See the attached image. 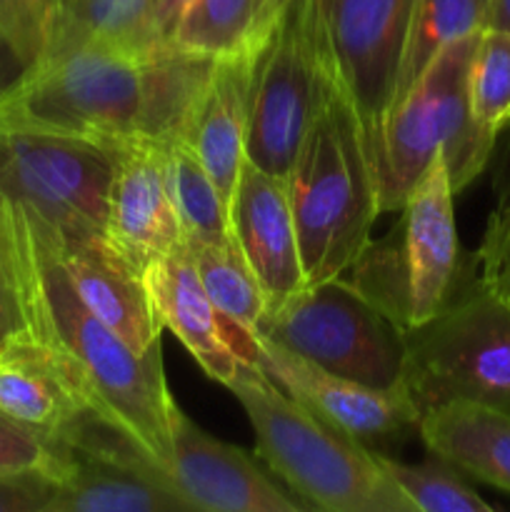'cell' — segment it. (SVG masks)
<instances>
[{
    "mask_svg": "<svg viewBox=\"0 0 510 512\" xmlns=\"http://www.w3.org/2000/svg\"><path fill=\"white\" fill-rule=\"evenodd\" d=\"M225 388L248 415L260 460L313 510L415 512L378 453L290 398L258 365H240Z\"/></svg>",
    "mask_w": 510,
    "mask_h": 512,
    "instance_id": "obj_3",
    "label": "cell"
},
{
    "mask_svg": "<svg viewBox=\"0 0 510 512\" xmlns=\"http://www.w3.org/2000/svg\"><path fill=\"white\" fill-rule=\"evenodd\" d=\"M118 150L75 138L0 133V195L65 235L105 233Z\"/></svg>",
    "mask_w": 510,
    "mask_h": 512,
    "instance_id": "obj_10",
    "label": "cell"
},
{
    "mask_svg": "<svg viewBox=\"0 0 510 512\" xmlns=\"http://www.w3.org/2000/svg\"><path fill=\"white\" fill-rule=\"evenodd\" d=\"M253 365H258L290 398L368 448H388L418 435L423 415L405 388H373L328 373L283 345L260 338L258 333Z\"/></svg>",
    "mask_w": 510,
    "mask_h": 512,
    "instance_id": "obj_12",
    "label": "cell"
},
{
    "mask_svg": "<svg viewBox=\"0 0 510 512\" xmlns=\"http://www.w3.org/2000/svg\"><path fill=\"white\" fill-rule=\"evenodd\" d=\"M283 180L305 285L348 273L373 238L380 208L363 123L338 83Z\"/></svg>",
    "mask_w": 510,
    "mask_h": 512,
    "instance_id": "obj_4",
    "label": "cell"
},
{
    "mask_svg": "<svg viewBox=\"0 0 510 512\" xmlns=\"http://www.w3.org/2000/svg\"><path fill=\"white\" fill-rule=\"evenodd\" d=\"M58 258L80 300L120 335L135 353L160 345V325L145 288V273L135 268L105 233L65 235L55 225Z\"/></svg>",
    "mask_w": 510,
    "mask_h": 512,
    "instance_id": "obj_16",
    "label": "cell"
},
{
    "mask_svg": "<svg viewBox=\"0 0 510 512\" xmlns=\"http://www.w3.org/2000/svg\"><path fill=\"white\" fill-rule=\"evenodd\" d=\"M495 190H498V198L510 195V140L505 145V153L500 155L498 175H495Z\"/></svg>",
    "mask_w": 510,
    "mask_h": 512,
    "instance_id": "obj_35",
    "label": "cell"
},
{
    "mask_svg": "<svg viewBox=\"0 0 510 512\" xmlns=\"http://www.w3.org/2000/svg\"><path fill=\"white\" fill-rule=\"evenodd\" d=\"M418 435L428 453L510 495V413L455 400L423 413Z\"/></svg>",
    "mask_w": 510,
    "mask_h": 512,
    "instance_id": "obj_20",
    "label": "cell"
},
{
    "mask_svg": "<svg viewBox=\"0 0 510 512\" xmlns=\"http://www.w3.org/2000/svg\"><path fill=\"white\" fill-rule=\"evenodd\" d=\"M453 198L440 155L398 208V223L383 238H370L348 270L353 288L400 333L435 318L460 290Z\"/></svg>",
    "mask_w": 510,
    "mask_h": 512,
    "instance_id": "obj_6",
    "label": "cell"
},
{
    "mask_svg": "<svg viewBox=\"0 0 510 512\" xmlns=\"http://www.w3.org/2000/svg\"><path fill=\"white\" fill-rule=\"evenodd\" d=\"M145 288L160 325L173 330L208 378L228 385L243 360L230 348L223 323L198 278L193 255L183 243L145 268Z\"/></svg>",
    "mask_w": 510,
    "mask_h": 512,
    "instance_id": "obj_18",
    "label": "cell"
},
{
    "mask_svg": "<svg viewBox=\"0 0 510 512\" xmlns=\"http://www.w3.org/2000/svg\"><path fill=\"white\" fill-rule=\"evenodd\" d=\"M55 480L45 470L0 473V512H48Z\"/></svg>",
    "mask_w": 510,
    "mask_h": 512,
    "instance_id": "obj_32",
    "label": "cell"
},
{
    "mask_svg": "<svg viewBox=\"0 0 510 512\" xmlns=\"http://www.w3.org/2000/svg\"><path fill=\"white\" fill-rule=\"evenodd\" d=\"M258 58V55H255ZM255 58L213 60L180 138L193 148L203 168L230 203L248 145L250 93Z\"/></svg>",
    "mask_w": 510,
    "mask_h": 512,
    "instance_id": "obj_17",
    "label": "cell"
},
{
    "mask_svg": "<svg viewBox=\"0 0 510 512\" xmlns=\"http://www.w3.org/2000/svg\"><path fill=\"white\" fill-rule=\"evenodd\" d=\"M163 148L165 178H168L170 200L178 215L183 243L203 245L230 238L233 233H230L228 203L193 148L183 138L165 140Z\"/></svg>",
    "mask_w": 510,
    "mask_h": 512,
    "instance_id": "obj_25",
    "label": "cell"
},
{
    "mask_svg": "<svg viewBox=\"0 0 510 512\" xmlns=\"http://www.w3.org/2000/svg\"><path fill=\"white\" fill-rule=\"evenodd\" d=\"M185 3H188V0H158V3L153 5V30L163 43L168 40L170 30H173L175 20H178Z\"/></svg>",
    "mask_w": 510,
    "mask_h": 512,
    "instance_id": "obj_33",
    "label": "cell"
},
{
    "mask_svg": "<svg viewBox=\"0 0 510 512\" xmlns=\"http://www.w3.org/2000/svg\"><path fill=\"white\" fill-rule=\"evenodd\" d=\"M63 0H0V48L18 68H28L45 53Z\"/></svg>",
    "mask_w": 510,
    "mask_h": 512,
    "instance_id": "obj_28",
    "label": "cell"
},
{
    "mask_svg": "<svg viewBox=\"0 0 510 512\" xmlns=\"http://www.w3.org/2000/svg\"><path fill=\"white\" fill-rule=\"evenodd\" d=\"M85 413L88 403L40 340L20 333L0 345V415L48 443Z\"/></svg>",
    "mask_w": 510,
    "mask_h": 512,
    "instance_id": "obj_19",
    "label": "cell"
},
{
    "mask_svg": "<svg viewBox=\"0 0 510 512\" xmlns=\"http://www.w3.org/2000/svg\"><path fill=\"white\" fill-rule=\"evenodd\" d=\"M45 470L53 478L55 455L43 438L0 415V473Z\"/></svg>",
    "mask_w": 510,
    "mask_h": 512,
    "instance_id": "obj_31",
    "label": "cell"
},
{
    "mask_svg": "<svg viewBox=\"0 0 510 512\" xmlns=\"http://www.w3.org/2000/svg\"><path fill=\"white\" fill-rule=\"evenodd\" d=\"M160 45L163 40L153 30V0H63L40 58L73 48H103L130 58H148Z\"/></svg>",
    "mask_w": 510,
    "mask_h": 512,
    "instance_id": "obj_22",
    "label": "cell"
},
{
    "mask_svg": "<svg viewBox=\"0 0 510 512\" xmlns=\"http://www.w3.org/2000/svg\"><path fill=\"white\" fill-rule=\"evenodd\" d=\"M255 333L328 373L373 388H403L405 333L343 275L305 285L265 310Z\"/></svg>",
    "mask_w": 510,
    "mask_h": 512,
    "instance_id": "obj_8",
    "label": "cell"
},
{
    "mask_svg": "<svg viewBox=\"0 0 510 512\" xmlns=\"http://www.w3.org/2000/svg\"><path fill=\"white\" fill-rule=\"evenodd\" d=\"M163 143L143 138L123 145L108 193L105 235L143 273L183 243L165 178Z\"/></svg>",
    "mask_w": 510,
    "mask_h": 512,
    "instance_id": "obj_15",
    "label": "cell"
},
{
    "mask_svg": "<svg viewBox=\"0 0 510 512\" xmlns=\"http://www.w3.org/2000/svg\"><path fill=\"white\" fill-rule=\"evenodd\" d=\"M290 0H188L168 40L198 58H255L278 28Z\"/></svg>",
    "mask_w": 510,
    "mask_h": 512,
    "instance_id": "obj_21",
    "label": "cell"
},
{
    "mask_svg": "<svg viewBox=\"0 0 510 512\" xmlns=\"http://www.w3.org/2000/svg\"><path fill=\"white\" fill-rule=\"evenodd\" d=\"M230 233L265 293V310L305 288L298 230L285 180L245 158L228 203Z\"/></svg>",
    "mask_w": 510,
    "mask_h": 512,
    "instance_id": "obj_14",
    "label": "cell"
},
{
    "mask_svg": "<svg viewBox=\"0 0 510 512\" xmlns=\"http://www.w3.org/2000/svg\"><path fill=\"white\" fill-rule=\"evenodd\" d=\"M485 28H498L510 33V0H490L488 25Z\"/></svg>",
    "mask_w": 510,
    "mask_h": 512,
    "instance_id": "obj_34",
    "label": "cell"
},
{
    "mask_svg": "<svg viewBox=\"0 0 510 512\" xmlns=\"http://www.w3.org/2000/svg\"><path fill=\"white\" fill-rule=\"evenodd\" d=\"M185 245V243H183ZM193 255L195 270L223 323L233 353L243 363H255V328L265 313V293L245 260L235 238L203 245H185Z\"/></svg>",
    "mask_w": 510,
    "mask_h": 512,
    "instance_id": "obj_23",
    "label": "cell"
},
{
    "mask_svg": "<svg viewBox=\"0 0 510 512\" xmlns=\"http://www.w3.org/2000/svg\"><path fill=\"white\" fill-rule=\"evenodd\" d=\"M28 333L23 303H20L18 268H15L13 238H10L8 200L0 195V345L13 335Z\"/></svg>",
    "mask_w": 510,
    "mask_h": 512,
    "instance_id": "obj_30",
    "label": "cell"
},
{
    "mask_svg": "<svg viewBox=\"0 0 510 512\" xmlns=\"http://www.w3.org/2000/svg\"><path fill=\"white\" fill-rule=\"evenodd\" d=\"M5 200L28 333L55 355L90 410L120 425L168 470V415L175 398L165 383L160 345L135 353L110 330L70 283L48 220Z\"/></svg>",
    "mask_w": 510,
    "mask_h": 512,
    "instance_id": "obj_2",
    "label": "cell"
},
{
    "mask_svg": "<svg viewBox=\"0 0 510 512\" xmlns=\"http://www.w3.org/2000/svg\"><path fill=\"white\" fill-rule=\"evenodd\" d=\"M478 35L445 45L365 138L380 213L398 210L440 155L455 195L493 158L498 138L478 128L468 100V68Z\"/></svg>",
    "mask_w": 510,
    "mask_h": 512,
    "instance_id": "obj_5",
    "label": "cell"
},
{
    "mask_svg": "<svg viewBox=\"0 0 510 512\" xmlns=\"http://www.w3.org/2000/svg\"><path fill=\"white\" fill-rule=\"evenodd\" d=\"M488 10L490 0H413L393 103L413 88L445 45L478 35L488 25Z\"/></svg>",
    "mask_w": 510,
    "mask_h": 512,
    "instance_id": "obj_24",
    "label": "cell"
},
{
    "mask_svg": "<svg viewBox=\"0 0 510 512\" xmlns=\"http://www.w3.org/2000/svg\"><path fill=\"white\" fill-rule=\"evenodd\" d=\"M335 88L305 0H290L278 28L255 58L245 155L285 178Z\"/></svg>",
    "mask_w": 510,
    "mask_h": 512,
    "instance_id": "obj_9",
    "label": "cell"
},
{
    "mask_svg": "<svg viewBox=\"0 0 510 512\" xmlns=\"http://www.w3.org/2000/svg\"><path fill=\"white\" fill-rule=\"evenodd\" d=\"M170 480L193 510L303 512L313 510L293 490L270 478L243 448L205 433L170 403Z\"/></svg>",
    "mask_w": 510,
    "mask_h": 512,
    "instance_id": "obj_13",
    "label": "cell"
},
{
    "mask_svg": "<svg viewBox=\"0 0 510 512\" xmlns=\"http://www.w3.org/2000/svg\"><path fill=\"white\" fill-rule=\"evenodd\" d=\"M478 283L510 303V195L498 198L475 253Z\"/></svg>",
    "mask_w": 510,
    "mask_h": 512,
    "instance_id": "obj_29",
    "label": "cell"
},
{
    "mask_svg": "<svg viewBox=\"0 0 510 512\" xmlns=\"http://www.w3.org/2000/svg\"><path fill=\"white\" fill-rule=\"evenodd\" d=\"M470 115L485 133L498 138L510 128V33L483 28L468 68Z\"/></svg>",
    "mask_w": 510,
    "mask_h": 512,
    "instance_id": "obj_27",
    "label": "cell"
},
{
    "mask_svg": "<svg viewBox=\"0 0 510 512\" xmlns=\"http://www.w3.org/2000/svg\"><path fill=\"white\" fill-rule=\"evenodd\" d=\"M378 455L385 473L398 483L415 512H493V505L485 503L463 473L440 455L430 453L418 465Z\"/></svg>",
    "mask_w": 510,
    "mask_h": 512,
    "instance_id": "obj_26",
    "label": "cell"
},
{
    "mask_svg": "<svg viewBox=\"0 0 510 512\" xmlns=\"http://www.w3.org/2000/svg\"><path fill=\"white\" fill-rule=\"evenodd\" d=\"M335 83L358 110L368 138L390 108L413 0H305Z\"/></svg>",
    "mask_w": 510,
    "mask_h": 512,
    "instance_id": "obj_11",
    "label": "cell"
},
{
    "mask_svg": "<svg viewBox=\"0 0 510 512\" xmlns=\"http://www.w3.org/2000/svg\"><path fill=\"white\" fill-rule=\"evenodd\" d=\"M403 388L420 415L445 403L510 413V303L478 283L405 333Z\"/></svg>",
    "mask_w": 510,
    "mask_h": 512,
    "instance_id": "obj_7",
    "label": "cell"
},
{
    "mask_svg": "<svg viewBox=\"0 0 510 512\" xmlns=\"http://www.w3.org/2000/svg\"><path fill=\"white\" fill-rule=\"evenodd\" d=\"M155 3H158V0H153V5H155Z\"/></svg>",
    "mask_w": 510,
    "mask_h": 512,
    "instance_id": "obj_36",
    "label": "cell"
},
{
    "mask_svg": "<svg viewBox=\"0 0 510 512\" xmlns=\"http://www.w3.org/2000/svg\"><path fill=\"white\" fill-rule=\"evenodd\" d=\"M213 60L163 43L148 58L73 48L40 58L0 88V133H40L120 150L180 138Z\"/></svg>",
    "mask_w": 510,
    "mask_h": 512,
    "instance_id": "obj_1",
    "label": "cell"
}]
</instances>
